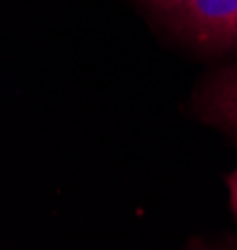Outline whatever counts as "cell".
<instances>
[{
  "mask_svg": "<svg viewBox=\"0 0 237 250\" xmlns=\"http://www.w3.org/2000/svg\"><path fill=\"white\" fill-rule=\"evenodd\" d=\"M202 45L237 48V0H150Z\"/></svg>",
  "mask_w": 237,
  "mask_h": 250,
  "instance_id": "obj_1",
  "label": "cell"
},
{
  "mask_svg": "<svg viewBox=\"0 0 237 250\" xmlns=\"http://www.w3.org/2000/svg\"><path fill=\"white\" fill-rule=\"evenodd\" d=\"M230 205H232V213L237 218V170L230 175Z\"/></svg>",
  "mask_w": 237,
  "mask_h": 250,
  "instance_id": "obj_3",
  "label": "cell"
},
{
  "mask_svg": "<svg viewBox=\"0 0 237 250\" xmlns=\"http://www.w3.org/2000/svg\"><path fill=\"white\" fill-rule=\"evenodd\" d=\"M202 105L210 110L212 120L237 128V70H230L215 80V85L207 88Z\"/></svg>",
  "mask_w": 237,
  "mask_h": 250,
  "instance_id": "obj_2",
  "label": "cell"
}]
</instances>
